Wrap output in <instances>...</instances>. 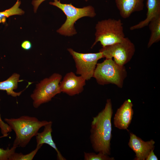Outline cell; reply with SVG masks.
Here are the masks:
<instances>
[{
	"instance_id": "6da1fadb",
	"label": "cell",
	"mask_w": 160,
	"mask_h": 160,
	"mask_svg": "<svg viewBox=\"0 0 160 160\" xmlns=\"http://www.w3.org/2000/svg\"><path fill=\"white\" fill-rule=\"evenodd\" d=\"M112 114L111 101L108 99L104 108L93 117L90 131V140L94 151L108 156L110 154Z\"/></svg>"
},
{
	"instance_id": "7a4b0ae2",
	"label": "cell",
	"mask_w": 160,
	"mask_h": 160,
	"mask_svg": "<svg viewBox=\"0 0 160 160\" xmlns=\"http://www.w3.org/2000/svg\"><path fill=\"white\" fill-rule=\"evenodd\" d=\"M4 120L15 133L13 146L16 148L25 147L31 138L36 135L39 129L49 122L40 121L36 117L27 116L17 118H6Z\"/></svg>"
},
{
	"instance_id": "3957f363",
	"label": "cell",
	"mask_w": 160,
	"mask_h": 160,
	"mask_svg": "<svg viewBox=\"0 0 160 160\" xmlns=\"http://www.w3.org/2000/svg\"><path fill=\"white\" fill-rule=\"evenodd\" d=\"M49 4L60 9L66 16L65 21L57 31L60 34L65 36H71L76 33L74 25L79 19L86 16L93 17L96 15L95 9L91 6L77 8L71 3H61L60 0L54 1Z\"/></svg>"
},
{
	"instance_id": "277c9868",
	"label": "cell",
	"mask_w": 160,
	"mask_h": 160,
	"mask_svg": "<svg viewBox=\"0 0 160 160\" xmlns=\"http://www.w3.org/2000/svg\"><path fill=\"white\" fill-rule=\"evenodd\" d=\"M95 41L92 48L100 42L102 47L121 42L125 37L120 19H108L98 22L96 25Z\"/></svg>"
},
{
	"instance_id": "5b68a950",
	"label": "cell",
	"mask_w": 160,
	"mask_h": 160,
	"mask_svg": "<svg viewBox=\"0 0 160 160\" xmlns=\"http://www.w3.org/2000/svg\"><path fill=\"white\" fill-rule=\"evenodd\" d=\"M127 74L124 66L118 65L112 59L106 58L103 62L97 63L93 77L100 85L112 84L122 88Z\"/></svg>"
},
{
	"instance_id": "8992f818",
	"label": "cell",
	"mask_w": 160,
	"mask_h": 160,
	"mask_svg": "<svg viewBox=\"0 0 160 160\" xmlns=\"http://www.w3.org/2000/svg\"><path fill=\"white\" fill-rule=\"evenodd\" d=\"M62 79L61 75L55 73L36 85L31 96L34 108H38L41 104L50 101L55 95L61 92L60 83Z\"/></svg>"
},
{
	"instance_id": "52a82bcc",
	"label": "cell",
	"mask_w": 160,
	"mask_h": 160,
	"mask_svg": "<svg viewBox=\"0 0 160 160\" xmlns=\"http://www.w3.org/2000/svg\"><path fill=\"white\" fill-rule=\"evenodd\" d=\"M135 51L134 44L128 38L125 37L121 42L102 47L99 52L102 53L103 57L113 58L117 64L124 66L130 60Z\"/></svg>"
},
{
	"instance_id": "ba28073f",
	"label": "cell",
	"mask_w": 160,
	"mask_h": 160,
	"mask_svg": "<svg viewBox=\"0 0 160 160\" xmlns=\"http://www.w3.org/2000/svg\"><path fill=\"white\" fill-rule=\"evenodd\" d=\"M68 50L75 62L76 73L86 80H88L93 77L98 60L103 58L102 53L100 52L96 53H80L71 48L68 49Z\"/></svg>"
},
{
	"instance_id": "9c48e42d",
	"label": "cell",
	"mask_w": 160,
	"mask_h": 160,
	"mask_svg": "<svg viewBox=\"0 0 160 160\" xmlns=\"http://www.w3.org/2000/svg\"><path fill=\"white\" fill-rule=\"evenodd\" d=\"M86 81L81 76H76L73 72L68 73L60 83L61 92L71 96L79 94L83 90Z\"/></svg>"
},
{
	"instance_id": "30bf717a",
	"label": "cell",
	"mask_w": 160,
	"mask_h": 160,
	"mask_svg": "<svg viewBox=\"0 0 160 160\" xmlns=\"http://www.w3.org/2000/svg\"><path fill=\"white\" fill-rule=\"evenodd\" d=\"M155 143L153 140L144 141L136 135L130 133V139L128 145L136 154L134 160H145L150 151L154 149Z\"/></svg>"
},
{
	"instance_id": "8fae6325",
	"label": "cell",
	"mask_w": 160,
	"mask_h": 160,
	"mask_svg": "<svg viewBox=\"0 0 160 160\" xmlns=\"http://www.w3.org/2000/svg\"><path fill=\"white\" fill-rule=\"evenodd\" d=\"M133 106L131 100L128 99L117 109L113 120L115 127L120 129H127L133 114Z\"/></svg>"
},
{
	"instance_id": "7c38bea8",
	"label": "cell",
	"mask_w": 160,
	"mask_h": 160,
	"mask_svg": "<svg viewBox=\"0 0 160 160\" xmlns=\"http://www.w3.org/2000/svg\"><path fill=\"white\" fill-rule=\"evenodd\" d=\"M144 0H115L116 7L121 17H129L133 12L143 10Z\"/></svg>"
},
{
	"instance_id": "4fadbf2b",
	"label": "cell",
	"mask_w": 160,
	"mask_h": 160,
	"mask_svg": "<svg viewBox=\"0 0 160 160\" xmlns=\"http://www.w3.org/2000/svg\"><path fill=\"white\" fill-rule=\"evenodd\" d=\"M52 122L49 121L48 123L45 125L43 131L38 132L36 136V145H43L47 144L53 148L57 153V159L59 160H65L66 159L62 156L57 147L54 142L52 135Z\"/></svg>"
},
{
	"instance_id": "5bb4252c",
	"label": "cell",
	"mask_w": 160,
	"mask_h": 160,
	"mask_svg": "<svg viewBox=\"0 0 160 160\" xmlns=\"http://www.w3.org/2000/svg\"><path fill=\"white\" fill-rule=\"evenodd\" d=\"M146 6L147 12L146 18L130 27V30L142 28L148 26L153 18L160 15V0H146Z\"/></svg>"
},
{
	"instance_id": "9a60e30c",
	"label": "cell",
	"mask_w": 160,
	"mask_h": 160,
	"mask_svg": "<svg viewBox=\"0 0 160 160\" xmlns=\"http://www.w3.org/2000/svg\"><path fill=\"white\" fill-rule=\"evenodd\" d=\"M20 75L17 73H13L7 79L0 82V90L5 91L7 95L13 97L19 96L23 91L18 92L13 90L17 88L18 83L23 80H19Z\"/></svg>"
},
{
	"instance_id": "2e32d148",
	"label": "cell",
	"mask_w": 160,
	"mask_h": 160,
	"mask_svg": "<svg viewBox=\"0 0 160 160\" xmlns=\"http://www.w3.org/2000/svg\"><path fill=\"white\" fill-rule=\"evenodd\" d=\"M151 34L148 44V48L150 47L154 43L160 40V15L153 18L148 25Z\"/></svg>"
},
{
	"instance_id": "e0dca14e",
	"label": "cell",
	"mask_w": 160,
	"mask_h": 160,
	"mask_svg": "<svg viewBox=\"0 0 160 160\" xmlns=\"http://www.w3.org/2000/svg\"><path fill=\"white\" fill-rule=\"evenodd\" d=\"M21 1L17 0L16 3L11 8L3 11L0 12V23H4L6 18L15 15H22L24 12L19 8Z\"/></svg>"
},
{
	"instance_id": "ac0fdd59",
	"label": "cell",
	"mask_w": 160,
	"mask_h": 160,
	"mask_svg": "<svg viewBox=\"0 0 160 160\" xmlns=\"http://www.w3.org/2000/svg\"><path fill=\"white\" fill-rule=\"evenodd\" d=\"M42 146V145H36L34 150L27 154H23L21 153L15 152L10 156L9 160H32Z\"/></svg>"
},
{
	"instance_id": "d6986e66",
	"label": "cell",
	"mask_w": 160,
	"mask_h": 160,
	"mask_svg": "<svg viewBox=\"0 0 160 160\" xmlns=\"http://www.w3.org/2000/svg\"><path fill=\"white\" fill-rule=\"evenodd\" d=\"M84 160H113V157H110L108 155L101 152L96 154L94 153L84 152Z\"/></svg>"
},
{
	"instance_id": "ffe728a7",
	"label": "cell",
	"mask_w": 160,
	"mask_h": 160,
	"mask_svg": "<svg viewBox=\"0 0 160 160\" xmlns=\"http://www.w3.org/2000/svg\"><path fill=\"white\" fill-rule=\"evenodd\" d=\"M3 135L0 138L6 136ZM17 148L13 146L11 148H7L6 149L0 148V160H9L12 155L15 152Z\"/></svg>"
},
{
	"instance_id": "44dd1931",
	"label": "cell",
	"mask_w": 160,
	"mask_h": 160,
	"mask_svg": "<svg viewBox=\"0 0 160 160\" xmlns=\"http://www.w3.org/2000/svg\"><path fill=\"white\" fill-rule=\"evenodd\" d=\"M22 49L25 50L30 49L32 47L31 43L29 41L25 40L22 42L21 44Z\"/></svg>"
},
{
	"instance_id": "7402d4cb",
	"label": "cell",
	"mask_w": 160,
	"mask_h": 160,
	"mask_svg": "<svg viewBox=\"0 0 160 160\" xmlns=\"http://www.w3.org/2000/svg\"><path fill=\"white\" fill-rule=\"evenodd\" d=\"M46 0H34L32 2V4L34 7V11L35 12H36L37 10L38 7L44 1Z\"/></svg>"
},
{
	"instance_id": "603a6c76",
	"label": "cell",
	"mask_w": 160,
	"mask_h": 160,
	"mask_svg": "<svg viewBox=\"0 0 160 160\" xmlns=\"http://www.w3.org/2000/svg\"><path fill=\"white\" fill-rule=\"evenodd\" d=\"M154 149H152L149 152L145 160H158V159L154 154L153 152Z\"/></svg>"
},
{
	"instance_id": "cb8c5ba5",
	"label": "cell",
	"mask_w": 160,
	"mask_h": 160,
	"mask_svg": "<svg viewBox=\"0 0 160 160\" xmlns=\"http://www.w3.org/2000/svg\"><path fill=\"white\" fill-rule=\"evenodd\" d=\"M85 0L86 1H88V0Z\"/></svg>"
}]
</instances>
